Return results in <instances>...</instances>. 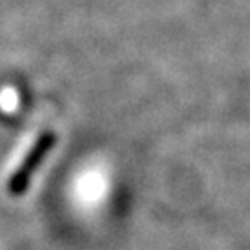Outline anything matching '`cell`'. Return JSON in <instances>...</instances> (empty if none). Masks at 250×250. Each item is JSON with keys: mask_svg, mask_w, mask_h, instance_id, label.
I'll return each instance as SVG.
<instances>
[{"mask_svg": "<svg viewBox=\"0 0 250 250\" xmlns=\"http://www.w3.org/2000/svg\"><path fill=\"white\" fill-rule=\"evenodd\" d=\"M21 106V97L19 91L13 85H4L0 87V111L4 115H13Z\"/></svg>", "mask_w": 250, "mask_h": 250, "instance_id": "cell-2", "label": "cell"}, {"mask_svg": "<svg viewBox=\"0 0 250 250\" xmlns=\"http://www.w3.org/2000/svg\"><path fill=\"white\" fill-rule=\"evenodd\" d=\"M52 143L54 134L50 132H30L19 141L2 172V184L11 195H21L26 189L32 172L45 158Z\"/></svg>", "mask_w": 250, "mask_h": 250, "instance_id": "cell-1", "label": "cell"}]
</instances>
